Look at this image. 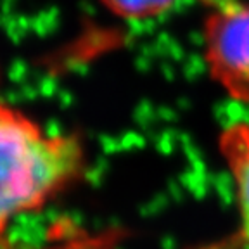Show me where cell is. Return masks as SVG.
<instances>
[{"mask_svg":"<svg viewBox=\"0 0 249 249\" xmlns=\"http://www.w3.org/2000/svg\"><path fill=\"white\" fill-rule=\"evenodd\" d=\"M0 223L40 211L83 177L85 149L76 135L47 133L14 106L0 107Z\"/></svg>","mask_w":249,"mask_h":249,"instance_id":"cell-1","label":"cell"},{"mask_svg":"<svg viewBox=\"0 0 249 249\" xmlns=\"http://www.w3.org/2000/svg\"><path fill=\"white\" fill-rule=\"evenodd\" d=\"M202 57L210 78L232 101L249 104V4L235 0L208 9Z\"/></svg>","mask_w":249,"mask_h":249,"instance_id":"cell-2","label":"cell"},{"mask_svg":"<svg viewBox=\"0 0 249 249\" xmlns=\"http://www.w3.org/2000/svg\"><path fill=\"white\" fill-rule=\"evenodd\" d=\"M218 151L230 173L239 216V239L249 246V123L233 121L218 135Z\"/></svg>","mask_w":249,"mask_h":249,"instance_id":"cell-3","label":"cell"},{"mask_svg":"<svg viewBox=\"0 0 249 249\" xmlns=\"http://www.w3.org/2000/svg\"><path fill=\"white\" fill-rule=\"evenodd\" d=\"M107 12L130 23L158 19L175 7L178 0H99Z\"/></svg>","mask_w":249,"mask_h":249,"instance_id":"cell-4","label":"cell"}]
</instances>
